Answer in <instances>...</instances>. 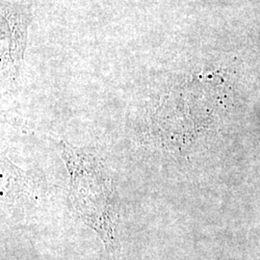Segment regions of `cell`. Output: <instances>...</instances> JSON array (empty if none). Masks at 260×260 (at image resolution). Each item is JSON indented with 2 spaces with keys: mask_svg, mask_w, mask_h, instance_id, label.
<instances>
[{
  "mask_svg": "<svg viewBox=\"0 0 260 260\" xmlns=\"http://www.w3.org/2000/svg\"><path fill=\"white\" fill-rule=\"evenodd\" d=\"M35 193L27 175L14 166L8 159L2 163V201L9 205L29 203Z\"/></svg>",
  "mask_w": 260,
  "mask_h": 260,
  "instance_id": "2",
  "label": "cell"
},
{
  "mask_svg": "<svg viewBox=\"0 0 260 260\" xmlns=\"http://www.w3.org/2000/svg\"><path fill=\"white\" fill-rule=\"evenodd\" d=\"M61 150L75 211L99 235L106 250L114 251L117 209L110 177L100 158L89 149L61 142Z\"/></svg>",
  "mask_w": 260,
  "mask_h": 260,
  "instance_id": "1",
  "label": "cell"
}]
</instances>
